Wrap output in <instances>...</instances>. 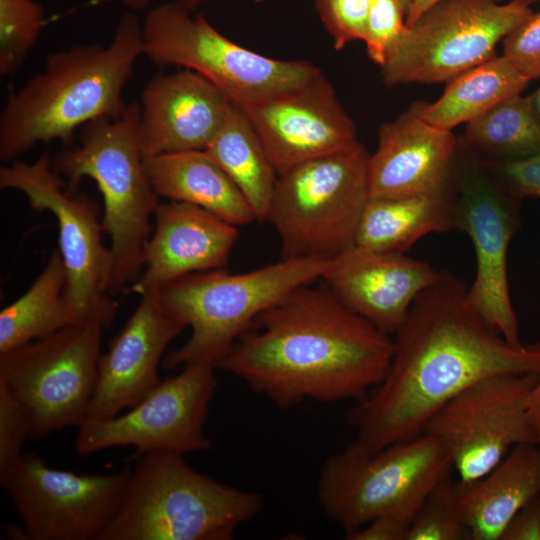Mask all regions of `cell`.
<instances>
[{
  "label": "cell",
  "mask_w": 540,
  "mask_h": 540,
  "mask_svg": "<svg viewBox=\"0 0 540 540\" xmlns=\"http://www.w3.org/2000/svg\"><path fill=\"white\" fill-rule=\"evenodd\" d=\"M439 274L429 263L404 253L355 245L329 260L321 278L347 308L392 335Z\"/></svg>",
  "instance_id": "obj_19"
},
{
  "label": "cell",
  "mask_w": 540,
  "mask_h": 540,
  "mask_svg": "<svg viewBox=\"0 0 540 540\" xmlns=\"http://www.w3.org/2000/svg\"><path fill=\"white\" fill-rule=\"evenodd\" d=\"M412 1L413 0H398V2L401 4L402 8L405 11V14L407 13Z\"/></svg>",
  "instance_id": "obj_44"
},
{
  "label": "cell",
  "mask_w": 540,
  "mask_h": 540,
  "mask_svg": "<svg viewBox=\"0 0 540 540\" xmlns=\"http://www.w3.org/2000/svg\"><path fill=\"white\" fill-rule=\"evenodd\" d=\"M181 2L183 5H185L188 9L194 10L197 6H199L201 3L207 1V0H177ZM253 2H262L264 0H248Z\"/></svg>",
  "instance_id": "obj_43"
},
{
  "label": "cell",
  "mask_w": 540,
  "mask_h": 540,
  "mask_svg": "<svg viewBox=\"0 0 540 540\" xmlns=\"http://www.w3.org/2000/svg\"><path fill=\"white\" fill-rule=\"evenodd\" d=\"M406 540H472L458 503L457 480L438 483L416 511Z\"/></svg>",
  "instance_id": "obj_31"
},
{
  "label": "cell",
  "mask_w": 540,
  "mask_h": 540,
  "mask_svg": "<svg viewBox=\"0 0 540 540\" xmlns=\"http://www.w3.org/2000/svg\"><path fill=\"white\" fill-rule=\"evenodd\" d=\"M143 269L128 292L144 296L180 277L222 269L238 239L237 226L184 202L159 203Z\"/></svg>",
  "instance_id": "obj_22"
},
{
  "label": "cell",
  "mask_w": 540,
  "mask_h": 540,
  "mask_svg": "<svg viewBox=\"0 0 540 540\" xmlns=\"http://www.w3.org/2000/svg\"><path fill=\"white\" fill-rule=\"evenodd\" d=\"M405 11L398 0H371L363 41L369 58L382 67L406 29Z\"/></svg>",
  "instance_id": "obj_32"
},
{
  "label": "cell",
  "mask_w": 540,
  "mask_h": 540,
  "mask_svg": "<svg viewBox=\"0 0 540 540\" xmlns=\"http://www.w3.org/2000/svg\"><path fill=\"white\" fill-rule=\"evenodd\" d=\"M500 540H540V495L519 509L506 525Z\"/></svg>",
  "instance_id": "obj_37"
},
{
  "label": "cell",
  "mask_w": 540,
  "mask_h": 540,
  "mask_svg": "<svg viewBox=\"0 0 540 540\" xmlns=\"http://www.w3.org/2000/svg\"><path fill=\"white\" fill-rule=\"evenodd\" d=\"M503 56L529 80L540 78V10L503 39Z\"/></svg>",
  "instance_id": "obj_34"
},
{
  "label": "cell",
  "mask_w": 540,
  "mask_h": 540,
  "mask_svg": "<svg viewBox=\"0 0 540 540\" xmlns=\"http://www.w3.org/2000/svg\"><path fill=\"white\" fill-rule=\"evenodd\" d=\"M140 105L122 114L87 123L76 146L52 158L54 170L74 189L90 178L102 195L103 232L111 240L112 268L106 293L127 290L139 277L152 234L158 195L148 178L140 143Z\"/></svg>",
  "instance_id": "obj_4"
},
{
  "label": "cell",
  "mask_w": 540,
  "mask_h": 540,
  "mask_svg": "<svg viewBox=\"0 0 540 540\" xmlns=\"http://www.w3.org/2000/svg\"><path fill=\"white\" fill-rule=\"evenodd\" d=\"M184 328L161 308L154 295L141 296L122 330L100 356L83 425L111 419L149 395L161 382L158 367L166 347Z\"/></svg>",
  "instance_id": "obj_18"
},
{
  "label": "cell",
  "mask_w": 540,
  "mask_h": 540,
  "mask_svg": "<svg viewBox=\"0 0 540 540\" xmlns=\"http://www.w3.org/2000/svg\"><path fill=\"white\" fill-rule=\"evenodd\" d=\"M528 1H529L530 3H533V2H536V1L540 2V0H528Z\"/></svg>",
  "instance_id": "obj_45"
},
{
  "label": "cell",
  "mask_w": 540,
  "mask_h": 540,
  "mask_svg": "<svg viewBox=\"0 0 540 540\" xmlns=\"http://www.w3.org/2000/svg\"><path fill=\"white\" fill-rule=\"evenodd\" d=\"M45 25V11L34 0H0V74L19 71Z\"/></svg>",
  "instance_id": "obj_30"
},
{
  "label": "cell",
  "mask_w": 540,
  "mask_h": 540,
  "mask_svg": "<svg viewBox=\"0 0 540 540\" xmlns=\"http://www.w3.org/2000/svg\"><path fill=\"white\" fill-rule=\"evenodd\" d=\"M263 496L202 474L183 454L140 456L122 504L99 540H230Z\"/></svg>",
  "instance_id": "obj_5"
},
{
  "label": "cell",
  "mask_w": 540,
  "mask_h": 540,
  "mask_svg": "<svg viewBox=\"0 0 540 540\" xmlns=\"http://www.w3.org/2000/svg\"><path fill=\"white\" fill-rule=\"evenodd\" d=\"M442 0H413L405 16L406 26L413 25L417 19L430 7ZM500 2L501 0H495Z\"/></svg>",
  "instance_id": "obj_40"
},
{
  "label": "cell",
  "mask_w": 540,
  "mask_h": 540,
  "mask_svg": "<svg viewBox=\"0 0 540 540\" xmlns=\"http://www.w3.org/2000/svg\"><path fill=\"white\" fill-rule=\"evenodd\" d=\"M214 369L187 364L125 414L82 425L75 442L78 455L119 446H132L139 457L156 451L209 450L212 443L204 427L217 388Z\"/></svg>",
  "instance_id": "obj_16"
},
{
  "label": "cell",
  "mask_w": 540,
  "mask_h": 540,
  "mask_svg": "<svg viewBox=\"0 0 540 540\" xmlns=\"http://www.w3.org/2000/svg\"><path fill=\"white\" fill-rule=\"evenodd\" d=\"M529 82L505 56H495L449 81L436 101L415 102L412 107L427 123L453 131L501 101L521 95Z\"/></svg>",
  "instance_id": "obj_26"
},
{
  "label": "cell",
  "mask_w": 540,
  "mask_h": 540,
  "mask_svg": "<svg viewBox=\"0 0 540 540\" xmlns=\"http://www.w3.org/2000/svg\"><path fill=\"white\" fill-rule=\"evenodd\" d=\"M296 288L258 316L217 365L282 410L363 398L385 377L394 340L327 287Z\"/></svg>",
  "instance_id": "obj_2"
},
{
  "label": "cell",
  "mask_w": 540,
  "mask_h": 540,
  "mask_svg": "<svg viewBox=\"0 0 540 540\" xmlns=\"http://www.w3.org/2000/svg\"><path fill=\"white\" fill-rule=\"evenodd\" d=\"M179 1L152 8L142 22L143 55L160 66L192 70L243 106L298 87L321 71L304 60H281L247 49Z\"/></svg>",
  "instance_id": "obj_9"
},
{
  "label": "cell",
  "mask_w": 540,
  "mask_h": 540,
  "mask_svg": "<svg viewBox=\"0 0 540 540\" xmlns=\"http://www.w3.org/2000/svg\"><path fill=\"white\" fill-rule=\"evenodd\" d=\"M124 6L132 11L145 9L153 0H119Z\"/></svg>",
  "instance_id": "obj_42"
},
{
  "label": "cell",
  "mask_w": 540,
  "mask_h": 540,
  "mask_svg": "<svg viewBox=\"0 0 540 540\" xmlns=\"http://www.w3.org/2000/svg\"><path fill=\"white\" fill-rule=\"evenodd\" d=\"M132 469L77 474L50 468L37 453L23 452L0 472L22 522L12 536L26 540H99L124 499Z\"/></svg>",
  "instance_id": "obj_13"
},
{
  "label": "cell",
  "mask_w": 540,
  "mask_h": 540,
  "mask_svg": "<svg viewBox=\"0 0 540 540\" xmlns=\"http://www.w3.org/2000/svg\"><path fill=\"white\" fill-rule=\"evenodd\" d=\"M454 182L460 230L470 237L476 256L469 298L510 344L522 346L507 274L509 244L521 224V200L511 196L460 140Z\"/></svg>",
  "instance_id": "obj_15"
},
{
  "label": "cell",
  "mask_w": 540,
  "mask_h": 540,
  "mask_svg": "<svg viewBox=\"0 0 540 540\" xmlns=\"http://www.w3.org/2000/svg\"><path fill=\"white\" fill-rule=\"evenodd\" d=\"M144 157L206 150L234 103L211 81L189 70L154 75L140 97Z\"/></svg>",
  "instance_id": "obj_21"
},
{
  "label": "cell",
  "mask_w": 540,
  "mask_h": 540,
  "mask_svg": "<svg viewBox=\"0 0 540 540\" xmlns=\"http://www.w3.org/2000/svg\"><path fill=\"white\" fill-rule=\"evenodd\" d=\"M206 151L239 189L256 221H266L278 174L240 106L233 105Z\"/></svg>",
  "instance_id": "obj_27"
},
{
  "label": "cell",
  "mask_w": 540,
  "mask_h": 540,
  "mask_svg": "<svg viewBox=\"0 0 540 540\" xmlns=\"http://www.w3.org/2000/svg\"><path fill=\"white\" fill-rule=\"evenodd\" d=\"M452 468L444 446L426 433L376 451L353 442L326 459L317 484L318 500L345 533L384 515L411 523Z\"/></svg>",
  "instance_id": "obj_7"
},
{
  "label": "cell",
  "mask_w": 540,
  "mask_h": 540,
  "mask_svg": "<svg viewBox=\"0 0 540 540\" xmlns=\"http://www.w3.org/2000/svg\"><path fill=\"white\" fill-rule=\"evenodd\" d=\"M528 0H442L407 27L382 69L389 87L448 83L497 56L496 46L533 11Z\"/></svg>",
  "instance_id": "obj_10"
},
{
  "label": "cell",
  "mask_w": 540,
  "mask_h": 540,
  "mask_svg": "<svg viewBox=\"0 0 540 540\" xmlns=\"http://www.w3.org/2000/svg\"><path fill=\"white\" fill-rule=\"evenodd\" d=\"M369 156L358 143L278 175L266 221L282 258L331 260L355 246L369 199Z\"/></svg>",
  "instance_id": "obj_8"
},
{
  "label": "cell",
  "mask_w": 540,
  "mask_h": 540,
  "mask_svg": "<svg viewBox=\"0 0 540 540\" xmlns=\"http://www.w3.org/2000/svg\"><path fill=\"white\" fill-rule=\"evenodd\" d=\"M144 163L159 197L201 207L237 227L256 220L244 196L206 150L145 157Z\"/></svg>",
  "instance_id": "obj_24"
},
{
  "label": "cell",
  "mask_w": 540,
  "mask_h": 540,
  "mask_svg": "<svg viewBox=\"0 0 540 540\" xmlns=\"http://www.w3.org/2000/svg\"><path fill=\"white\" fill-rule=\"evenodd\" d=\"M240 107L278 175L360 143L352 119L322 72L298 87Z\"/></svg>",
  "instance_id": "obj_17"
},
{
  "label": "cell",
  "mask_w": 540,
  "mask_h": 540,
  "mask_svg": "<svg viewBox=\"0 0 540 540\" xmlns=\"http://www.w3.org/2000/svg\"><path fill=\"white\" fill-rule=\"evenodd\" d=\"M457 489L472 540H500L511 518L540 495V443L517 444L477 480L462 483L457 479Z\"/></svg>",
  "instance_id": "obj_23"
},
{
  "label": "cell",
  "mask_w": 540,
  "mask_h": 540,
  "mask_svg": "<svg viewBox=\"0 0 540 540\" xmlns=\"http://www.w3.org/2000/svg\"><path fill=\"white\" fill-rule=\"evenodd\" d=\"M371 0H315L320 20L337 50L364 39Z\"/></svg>",
  "instance_id": "obj_33"
},
{
  "label": "cell",
  "mask_w": 540,
  "mask_h": 540,
  "mask_svg": "<svg viewBox=\"0 0 540 540\" xmlns=\"http://www.w3.org/2000/svg\"><path fill=\"white\" fill-rule=\"evenodd\" d=\"M66 271L59 250L29 289L0 312V353L75 324L64 299Z\"/></svg>",
  "instance_id": "obj_28"
},
{
  "label": "cell",
  "mask_w": 540,
  "mask_h": 540,
  "mask_svg": "<svg viewBox=\"0 0 540 540\" xmlns=\"http://www.w3.org/2000/svg\"><path fill=\"white\" fill-rule=\"evenodd\" d=\"M0 188L22 192L33 209L49 211L56 217L59 252L66 271L64 299L73 319L75 323L97 321L109 327L118 303L106 293L112 253L102 240L97 202L68 189L48 153L33 163L15 160L1 166Z\"/></svg>",
  "instance_id": "obj_11"
},
{
  "label": "cell",
  "mask_w": 540,
  "mask_h": 540,
  "mask_svg": "<svg viewBox=\"0 0 540 540\" xmlns=\"http://www.w3.org/2000/svg\"><path fill=\"white\" fill-rule=\"evenodd\" d=\"M394 335L385 377L346 413L354 443L367 451L419 436L443 405L477 381L540 372V343L510 344L472 304L465 282L446 269Z\"/></svg>",
  "instance_id": "obj_1"
},
{
  "label": "cell",
  "mask_w": 540,
  "mask_h": 540,
  "mask_svg": "<svg viewBox=\"0 0 540 540\" xmlns=\"http://www.w3.org/2000/svg\"><path fill=\"white\" fill-rule=\"evenodd\" d=\"M527 414L534 439L540 443V372L527 399Z\"/></svg>",
  "instance_id": "obj_39"
},
{
  "label": "cell",
  "mask_w": 540,
  "mask_h": 540,
  "mask_svg": "<svg viewBox=\"0 0 540 540\" xmlns=\"http://www.w3.org/2000/svg\"><path fill=\"white\" fill-rule=\"evenodd\" d=\"M459 139L424 121L411 106L378 130L369 156V198L437 195L455 189Z\"/></svg>",
  "instance_id": "obj_20"
},
{
  "label": "cell",
  "mask_w": 540,
  "mask_h": 540,
  "mask_svg": "<svg viewBox=\"0 0 540 540\" xmlns=\"http://www.w3.org/2000/svg\"><path fill=\"white\" fill-rule=\"evenodd\" d=\"M29 432V421L24 408L0 384V472L22 455Z\"/></svg>",
  "instance_id": "obj_35"
},
{
  "label": "cell",
  "mask_w": 540,
  "mask_h": 540,
  "mask_svg": "<svg viewBox=\"0 0 540 540\" xmlns=\"http://www.w3.org/2000/svg\"><path fill=\"white\" fill-rule=\"evenodd\" d=\"M103 329L97 321L79 322L0 353V384L24 408L29 439L83 425L95 390Z\"/></svg>",
  "instance_id": "obj_12"
},
{
  "label": "cell",
  "mask_w": 540,
  "mask_h": 540,
  "mask_svg": "<svg viewBox=\"0 0 540 540\" xmlns=\"http://www.w3.org/2000/svg\"><path fill=\"white\" fill-rule=\"evenodd\" d=\"M328 263L320 258H282L244 273L215 269L162 285L152 295L170 317L191 328L189 339L164 355L162 366L216 368L260 314L296 288L321 278Z\"/></svg>",
  "instance_id": "obj_6"
},
{
  "label": "cell",
  "mask_w": 540,
  "mask_h": 540,
  "mask_svg": "<svg viewBox=\"0 0 540 540\" xmlns=\"http://www.w3.org/2000/svg\"><path fill=\"white\" fill-rule=\"evenodd\" d=\"M459 140L479 159L515 161L540 154V125L528 97L516 95L467 122Z\"/></svg>",
  "instance_id": "obj_29"
},
{
  "label": "cell",
  "mask_w": 540,
  "mask_h": 540,
  "mask_svg": "<svg viewBox=\"0 0 540 540\" xmlns=\"http://www.w3.org/2000/svg\"><path fill=\"white\" fill-rule=\"evenodd\" d=\"M460 230L456 189L437 195L369 198L359 222L356 246L404 253L423 236Z\"/></svg>",
  "instance_id": "obj_25"
},
{
  "label": "cell",
  "mask_w": 540,
  "mask_h": 540,
  "mask_svg": "<svg viewBox=\"0 0 540 540\" xmlns=\"http://www.w3.org/2000/svg\"><path fill=\"white\" fill-rule=\"evenodd\" d=\"M527 97L534 116L540 125V85Z\"/></svg>",
  "instance_id": "obj_41"
},
{
  "label": "cell",
  "mask_w": 540,
  "mask_h": 540,
  "mask_svg": "<svg viewBox=\"0 0 540 540\" xmlns=\"http://www.w3.org/2000/svg\"><path fill=\"white\" fill-rule=\"evenodd\" d=\"M410 523L395 516H379L345 533L347 540H406Z\"/></svg>",
  "instance_id": "obj_38"
},
{
  "label": "cell",
  "mask_w": 540,
  "mask_h": 540,
  "mask_svg": "<svg viewBox=\"0 0 540 540\" xmlns=\"http://www.w3.org/2000/svg\"><path fill=\"white\" fill-rule=\"evenodd\" d=\"M537 378V372L486 377L449 400L428 421L423 433L444 446L460 482L482 477L517 444L536 442L527 399Z\"/></svg>",
  "instance_id": "obj_14"
},
{
  "label": "cell",
  "mask_w": 540,
  "mask_h": 540,
  "mask_svg": "<svg viewBox=\"0 0 540 540\" xmlns=\"http://www.w3.org/2000/svg\"><path fill=\"white\" fill-rule=\"evenodd\" d=\"M143 55L142 22L119 20L107 45L77 44L50 53L42 72L9 93L0 113V159L13 162L34 146L69 141L77 129L117 117L134 66Z\"/></svg>",
  "instance_id": "obj_3"
},
{
  "label": "cell",
  "mask_w": 540,
  "mask_h": 540,
  "mask_svg": "<svg viewBox=\"0 0 540 540\" xmlns=\"http://www.w3.org/2000/svg\"><path fill=\"white\" fill-rule=\"evenodd\" d=\"M478 160L513 197H540V154L515 161Z\"/></svg>",
  "instance_id": "obj_36"
}]
</instances>
